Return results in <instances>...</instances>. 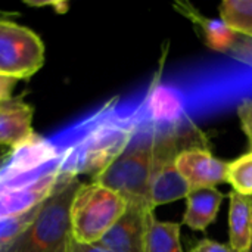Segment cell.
<instances>
[{
    "mask_svg": "<svg viewBox=\"0 0 252 252\" xmlns=\"http://www.w3.org/2000/svg\"><path fill=\"white\" fill-rule=\"evenodd\" d=\"M38 208H35L27 214H22V216L0 219V252H7V250L12 247V244L31 224Z\"/></svg>",
    "mask_w": 252,
    "mask_h": 252,
    "instance_id": "19",
    "label": "cell"
},
{
    "mask_svg": "<svg viewBox=\"0 0 252 252\" xmlns=\"http://www.w3.org/2000/svg\"><path fill=\"white\" fill-rule=\"evenodd\" d=\"M16 84H18V80L0 74V102H7L13 97L12 93Z\"/></svg>",
    "mask_w": 252,
    "mask_h": 252,
    "instance_id": "22",
    "label": "cell"
},
{
    "mask_svg": "<svg viewBox=\"0 0 252 252\" xmlns=\"http://www.w3.org/2000/svg\"><path fill=\"white\" fill-rule=\"evenodd\" d=\"M1 103H3V102H0V106H1Z\"/></svg>",
    "mask_w": 252,
    "mask_h": 252,
    "instance_id": "27",
    "label": "cell"
},
{
    "mask_svg": "<svg viewBox=\"0 0 252 252\" xmlns=\"http://www.w3.org/2000/svg\"><path fill=\"white\" fill-rule=\"evenodd\" d=\"M143 121L155 128L159 126L177 127L183 115V103L180 97L170 89L155 86L145 97Z\"/></svg>",
    "mask_w": 252,
    "mask_h": 252,
    "instance_id": "12",
    "label": "cell"
},
{
    "mask_svg": "<svg viewBox=\"0 0 252 252\" xmlns=\"http://www.w3.org/2000/svg\"><path fill=\"white\" fill-rule=\"evenodd\" d=\"M190 252H235L230 245H224L211 239H202L195 245V248Z\"/></svg>",
    "mask_w": 252,
    "mask_h": 252,
    "instance_id": "21",
    "label": "cell"
},
{
    "mask_svg": "<svg viewBox=\"0 0 252 252\" xmlns=\"http://www.w3.org/2000/svg\"><path fill=\"white\" fill-rule=\"evenodd\" d=\"M128 202L120 193L96 183H81L71 210V239L78 244H97L126 213Z\"/></svg>",
    "mask_w": 252,
    "mask_h": 252,
    "instance_id": "4",
    "label": "cell"
},
{
    "mask_svg": "<svg viewBox=\"0 0 252 252\" xmlns=\"http://www.w3.org/2000/svg\"><path fill=\"white\" fill-rule=\"evenodd\" d=\"M185 15H188L193 24L199 25L204 35H205V43L208 47L219 50V52H229L233 50L235 46L238 44L239 34H236L233 30H230L221 19H211L202 16L198 10L190 9V10H183Z\"/></svg>",
    "mask_w": 252,
    "mask_h": 252,
    "instance_id": "15",
    "label": "cell"
},
{
    "mask_svg": "<svg viewBox=\"0 0 252 252\" xmlns=\"http://www.w3.org/2000/svg\"><path fill=\"white\" fill-rule=\"evenodd\" d=\"M81 182L68 176L40 205L31 224L7 252H66L71 242L69 210Z\"/></svg>",
    "mask_w": 252,
    "mask_h": 252,
    "instance_id": "3",
    "label": "cell"
},
{
    "mask_svg": "<svg viewBox=\"0 0 252 252\" xmlns=\"http://www.w3.org/2000/svg\"><path fill=\"white\" fill-rule=\"evenodd\" d=\"M235 50L238 52V56L242 58V61H247L252 65V40H245V41H238L235 46Z\"/></svg>",
    "mask_w": 252,
    "mask_h": 252,
    "instance_id": "24",
    "label": "cell"
},
{
    "mask_svg": "<svg viewBox=\"0 0 252 252\" xmlns=\"http://www.w3.org/2000/svg\"><path fill=\"white\" fill-rule=\"evenodd\" d=\"M238 115H239V121H241L242 131L248 137L250 148H251L252 152V100H244L242 103H239V106H238Z\"/></svg>",
    "mask_w": 252,
    "mask_h": 252,
    "instance_id": "20",
    "label": "cell"
},
{
    "mask_svg": "<svg viewBox=\"0 0 252 252\" xmlns=\"http://www.w3.org/2000/svg\"><path fill=\"white\" fill-rule=\"evenodd\" d=\"M155 130V158L149 183V204L154 210L159 205L186 199L190 193L188 182L176 167V157L183 149L193 148L183 145L188 137H185L179 126Z\"/></svg>",
    "mask_w": 252,
    "mask_h": 252,
    "instance_id": "6",
    "label": "cell"
},
{
    "mask_svg": "<svg viewBox=\"0 0 252 252\" xmlns=\"http://www.w3.org/2000/svg\"><path fill=\"white\" fill-rule=\"evenodd\" d=\"M154 211L146 204L128 202L126 213L97 245L109 252H146L148 220Z\"/></svg>",
    "mask_w": 252,
    "mask_h": 252,
    "instance_id": "8",
    "label": "cell"
},
{
    "mask_svg": "<svg viewBox=\"0 0 252 252\" xmlns=\"http://www.w3.org/2000/svg\"><path fill=\"white\" fill-rule=\"evenodd\" d=\"M220 19L236 34L252 38V0H224Z\"/></svg>",
    "mask_w": 252,
    "mask_h": 252,
    "instance_id": "17",
    "label": "cell"
},
{
    "mask_svg": "<svg viewBox=\"0 0 252 252\" xmlns=\"http://www.w3.org/2000/svg\"><path fill=\"white\" fill-rule=\"evenodd\" d=\"M146 252H183L180 244V224L161 221L152 213L148 220Z\"/></svg>",
    "mask_w": 252,
    "mask_h": 252,
    "instance_id": "16",
    "label": "cell"
},
{
    "mask_svg": "<svg viewBox=\"0 0 252 252\" xmlns=\"http://www.w3.org/2000/svg\"><path fill=\"white\" fill-rule=\"evenodd\" d=\"M227 165L229 162L214 157L205 146L183 149L176 157V167L190 190L216 188L227 182Z\"/></svg>",
    "mask_w": 252,
    "mask_h": 252,
    "instance_id": "9",
    "label": "cell"
},
{
    "mask_svg": "<svg viewBox=\"0 0 252 252\" xmlns=\"http://www.w3.org/2000/svg\"><path fill=\"white\" fill-rule=\"evenodd\" d=\"M44 43L37 32L12 21L0 19V74L28 80L44 65Z\"/></svg>",
    "mask_w": 252,
    "mask_h": 252,
    "instance_id": "7",
    "label": "cell"
},
{
    "mask_svg": "<svg viewBox=\"0 0 252 252\" xmlns=\"http://www.w3.org/2000/svg\"><path fill=\"white\" fill-rule=\"evenodd\" d=\"M224 198V193H221L217 188L190 190L186 198L183 224L192 230L208 229V226L216 220Z\"/></svg>",
    "mask_w": 252,
    "mask_h": 252,
    "instance_id": "13",
    "label": "cell"
},
{
    "mask_svg": "<svg viewBox=\"0 0 252 252\" xmlns=\"http://www.w3.org/2000/svg\"><path fill=\"white\" fill-rule=\"evenodd\" d=\"M6 155H7V152H0V162L4 159V157H6Z\"/></svg>",
    "mask_w": 252,
    "mask_h": 252,
    "instance_id": "25",
    "label": "cell"
},
{
    "mask_svg": "<svg viewBox=\"0 0 252 252\" xmlns=\"http://www.w3.org/2000/svg\"><path fill=\"white\" fill-rule=\"evenodd\" d=\"M247 252H252V238H251V242H250V247H248V251Z\"/></svg>",
    "mask_w": 252,
    "mask_h": 252,
    "instance_id": "26",
    "label": "cell"
},
{
    "mask_svg": "<svg viewBox=\"0 0 252 252\" xmlns=\"http://www.w3.org/2000/svg\"><path fill=\"white\" fill-rule=\"evenodd\" d=\"M143 120V118H142ZM157 130L142 121L134 137L105 170L92 177L96 182L127 199V202L149 204V183L154 170Z\"/></svg>",
    "mask_w": 252,
    "mask_h": 252,
    "instance_id": "2",
    "label": "cell"
},
{
    "mask_svg": "<svg viewBox=\"0 0 252 252\" xmlns=\"http://www.w3.org/2000/svg\"><path fill=\"white\" fill-rule=\"evenodd\" d=\"M68 176L55 174L38 182L0 190V219L16 217L38 208Z\"/></svg>",
    "mask_w": 252,
    "mask_h": 252,
    "instance_id": "10",
    "label": "cell"
},
{
    "mask_svg": "<svg viewBox=\"0 0 252 252\" xmlns=\"http://www.w3.org/2000/svg\"><path fill=\"white\" fill-rule=\"evenodd\" d=\"M229 199L230 248L235 252H247L252 238V196H244L232 190Z\"/></svg>",
    "mask_w": 252,
    "mask_h": 252,
    "instance_id": "14",
    "label": "cell"
},
{
    "mask_svg": "<svg viewBox=\"0 0 252 252\" xmlns=\"http://www.w3.org/2000/svg\"><path fill=\"white\" fill-rule=\"evenodd\" d=\"M142 121L139 111L124 117L112 105H106L71 128L52 136L50 140L61 154L62 174L94 177L124 152Z\"/></svg>",
    "mask_w": 252,
    "mask_h": 252,
    "instance_id": "1",
    "label": "cell"
},
{
    "mask_svg": "<svg viewBox=\"0 0 252 252\" xmlns=\"http://www.w3.org/2000/svg\"><path fill=\"white\" fill-rule=\"evenodd\" d=\"M55 174H62L59 149L50 137L34 134L19 146L9 149L0 162V190L30 185Z\"/></svg>",
    "mask_w": 252,
    "mask_h": 252,
    "instance_id": "5",
    "label": "cell"
},
{
    "mask_svg": "<svg viewBox=\"0 0 252 252\" xmlns=\"http://www.w3.org/2000/svg\"><path fill=\"white\" fill-rule=\"evenodd\" d=\"M227 183L233 192L252 196V152H248L227 165Z\"/></svg>",
    "mask_w": 252,
    "mask_h": 252,
    "instance_id": "18",
    "label": "cell"
},
{
    "mask_svg": "<svg viewBox=\"0 0 252 252\" xmlns=\"http://www.w3.org/2000/svg\"><path fill=\"white\" fill-rule=\"evenodd\" d=\"M34 109L22 97H12L0 106V148H16L35 133L32 130Z\"/></svg>",
    "mask_w": 252,
    "mask_h": 252,
    "instance_id": "11",
    "label": "cell"
},
{
    "mask_svg": "<svg viewBox=\"0 0 252 252\" xmlns=\"http://www.w3.org/2000/svg\"><path fill=\"white\" fill-rule=\"evenodd\" d=\"M66 252H109L106 251L105 248H102L100 245L97 244H92V245H86V244H78V242H74L71 239L69 245H68V251Z\"/></svg>",
    "mask_w": 252,
    "mask_h": 252,
    "instance_id": "23",
    "label": "cell"
}]
</instances>
